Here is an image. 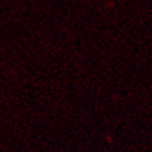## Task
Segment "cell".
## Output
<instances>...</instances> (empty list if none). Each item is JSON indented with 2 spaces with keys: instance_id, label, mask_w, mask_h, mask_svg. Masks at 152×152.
Listing matches in <instances>:
<instances>
[]
</instances>
